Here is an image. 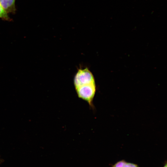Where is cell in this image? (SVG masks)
Returning <instances> with one entry per match:
<instances>
[{
	"instance_id": "3",
	"label": "cell",
	"mask_w": 167,
	"mask_h": 167,
	"mask_svg": "<svg viewBox=\"0 0 167 167\" xmlns=\"http://www.w3.org/2000/svg\"><path fill=\"white\" fill-rule=\"evenodd\" d=\"M111 167H139L136 164L127 162L126 161L122 160L119 161L112 165Z\"/></svg>"
},
{
	"instance_id": "2",
	"label": "cell",
	"mask_w": 167,
	"mask_h": 167,
	"mask_svg": "<svg viewBox=\"0 0 167 167\" xmlns=\"http://www.w3.org/2000/svg\"><path fill=\"white\" fill-rule=\"evenodd\" d=\"M15 0H0V4L7 13H14L16 11Z\"/></svg>"
},
{
	"instance_id": "4",
	"label": "cell",
	"mask_w": 167,
	"mask_h": 167,
	"mask_svg": "<svg viewBox=\"0 0 167 167\" xmlns=\"http://www.w3.org/2000/svg\"><path fill=\"white\" fill-rule=\"evenodd\" d=\"M0 18L4 20L11 21V19L8 16L7 13L5 11L0 4Z\"/></svg>"
},
{
	"instance_id": "5",
	"label": "cell",
	"mask_w": 167,
	"mask_h": 167,
	"mask_svg": "<svg viewBox=\"0 0 167 167\" xmlns=\"http://www.w3.org/2000/svg\"><path fill=\"white\" fill-rule=\"evenodd\" d=\"M167 163H166H166H165V164L164 165V166L163 167H167Z\"/></svg>"
},
{
	"instance_id": "1",
	"label": "cell",
	"mask_w": 167,
	"mask_h": 167,
	"mask_svg": "<svg viewBox=\"0 0 167 167\" xmlns=\"http://www.w3.org/2000/svg\"><path fill=\"white\" fill-rule=\"evenodd\" d=\"M75 89L78 97L87 102L90 107H92L96 89L95 82L83 84Z\"/></svg>"
}]
</instances>
